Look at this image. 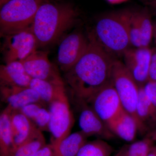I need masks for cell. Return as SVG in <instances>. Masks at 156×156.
<instances>
[{
	"label": "cell",
	"mask_w": 156,
	"mask_h": 156,
	"mask_svg": "<svg viewBox=\"0 0 156 156\" xmlns=\"http://www.w3.org/2000/svg\"><path fill=\"white\" fill-rule=\"evenodd\" d=\"M88 39L86 52L65 75L76 100L87 103L111 82L112 69L116 59L101 46L94 32L89 34Z\"/></svg>",
	"instance_id": "1"
},
{
	"label": "cell",
	"mask_w": 156,
	"mask_h": 156,
	"mask_svg": "<svg viewBox=\"0 0 156 156\" xmlns=\"http://www.w3.org/2000/svg\"><path fill=\"white\" fill-rule=\"evenodd\" d=\"M78 12L70 3L46 1L39 8L32 25L39 47L51 45L57 41L77 20Z\"/></svg>",
	"instance_id": "2"
},
{
	"label": "cell",
	"mask_w": 156,
	"mask_h": 156,
	"mask_svg": "<svg viewBox=\"0 0 156 156\" xmlns=\"http://www.w3.org/2000/svg\"><path fill=\"white\" fill-rule=\"evenodd\" d=\"M127 10L103 15L98 20L93 31L104 49L114 56H123L131 46L126 23Z\"/></svg>",
	"instance_id": "3"
},
{
	"label": "cell",
	"mask_w": 156,
	"mask_h": 156,
	"mask_svg": "<svg viewBox=\"0 0 156 156\" xmlns=\"http://www.w3.org/2000/svg\"><path fill=\"white\" fill-rule=\"evenodd\" d=\"M48 0H10L1 7L0 32L5 37L30 27L38 10Z\"/></svg>",
	"instance_id": "4"
},
{
	"label": "cell",
	"mask_w": 156,
	"mask_h": 156,
	"mask_svg": "<svg viewBox=\"0 0 156 156\" xmlns=\"http://www.w3.org/2000/svg\"><path fill=\"white\" fill-rule=\"evenodd\" d=\"M111 80L123 108L136 120L140 132L146 131L147 128L140 122L136 113L139 86L124 63L118 59H115L113 66Z\"/></svg>",
	"instance_id": "5"
},
{
	"label": "cell",
	"mask_w": 156,
	"mask_h": 156,
	"mask_svg": "<svg viewBox=\"0 0 156 156\" xmlns=\"http://www.w3.org/2000/svg\"><path fill=\"white\" fill-rule=\"evenodd\" d=\"M49 105V132L52 135L51 144L55 145L70 134L74 119L67 95Z\"/></svg>",
	"instance_id": "6"
},
{
	"label": "cell",
	"mask_w": 156,
	"mask_h": 156,
	"mask_svg": "<svg viewBox=\"0 0 156 156\" xmlns=\"http://www.w3.org/2000/svg\"><path fill=\"white\" fill-rule=\"evenodd\" d=\"M4 37L2 52L6 63L21 61L38 48L31 27Z\"/></svg>",
	"instance_id": "7"
},
{
	"label": "cell",
	"mask_w": 156,
	"mask_h": 156,
	"mask_svg": "<svg viewBox=\"0 0 156 156\" xmlns=\"http://www.w3.org/2000/svg\"><path fill=\"white\" fill-rule=\"evenodd\" d=\"M89 39L80 31L66 36L59 44L57 62L60 69L65 73L69 70L80 60L87 50Z\"/></svg>",
	"instance_id": "8"
},
{
	"label": "cell",
	"mask_w": 156,
	"mask_h": 156,
	"mask_svg": "<svg viewBox=\"0 0 156 156\" xmlns=\"http://www.w3.org/2000/svg\"><path fill=\"white\" fill-rule=\"evenodd\" d=\"M20 62L32 79L64 85L58 70L49 60L47 51L36 50Z\"/></svg>",
	"instance_id": "9"
},
{
	"label": "cell",
	"mask_w": 156,
	"mask_h": 156,
	"mask_svg": "<svg viewBox=\"0 0 156 156\" xmlns=\"http://www.w3.org/2000/svg\"><path fill=\"white\" fill-rule=\"evenodd\" d=\"M87 104L106 124L124 109L112 80L96 93Z\"/></svg>",
	"instance_id": "10"
},
{
	"label": "cell",
	"mask_w": 156,
	"mask_h": 156,
	"mask_svg": "<svg viewBox=\"0 0 156 156\" xmlns=\"http://www.w3.org/2000/svg\"><path fill=\"white\" fill-rule=\"evenodd\" d=\"M151 55L149 48H129L123 54V63L139 87L148 81Z\"/></svg>",
	"instance_id": "11"
},
{
	"label": "cell",
	"mask_w": 156,
	"mask_h": 156,
	"mask_svg": "<svg viewBox=\"0 0 156 156\" xmlns=\"http://www.w3.org/2000/svg\"><path fill=\"white\" fill-rule=\"evenodd\" d=\"M81 108L79 117L80 131L87 137L98 136L105 139H111L115 135L105 123L95 112L92 107L86 102L77 101Z\"/></svg>",
	"instance_id": "12"
},
{
	"label": "cell",
	"mask_w": 156,
	"mask_h": 156,
	"mask_svg": "<svg viewBox=\"0 0 156 156\" xmlns=\"http://www.w3.org/2000/svg\"><path fill=\"white\" fill-rule=\"evenodd\" d=\"M2 100L12 110H20L31 103L45 104L36 91L30 87L1 86Z\"/></svg>",
	"instance_id": "13"
},
{
	"label": "cell",
	"mask_w": 156,
	"mask_h": 156,
	"mask_svg": "<svg viewBox=\"0 0 156 156\" xmlns=\"http://www.w3.org/2000/svg\"><path fill=\"white\" fill-rule=\"evenodd\" d=\"M10 121L15 150L39 130L28 117L19 110L11 109Z\"/></svg>",
	"instance_id": "14"
},
{
	"label": "cell",
	"mask_w": 156,
	"mask_h": 156,
	"mask_svg": "<svg viewBox=\"0 0 156 156\" xmlns=\"http://www.w3.org/2000/svg\"><path fill=\"white\" fill-rule=\"evenodd\" d=\"M31 80L20 61L11 62L0 66L1 86L30 87Z\"/></svg>",
	"instance_id": "15"
},
{
	"label": "cell",
	"mask_w": 156,
	"mask_h": 156,
	"mask_svg": "<svg viewBox=\"0 0 156 156\" xmlns=\"http://www.w3.org/2000/svg\"><path fill=\"white\" fill-rule=\"evenodd\" d=\"M106 125L114 135L127 142H133L139 131L136 120L125 109Z\"/></svg>",
	"instance_id": "16"
},
{
	"label": "cell",
	"mask_w": 156,
	"mask_h": 156,
	"mask_svg": "<svg viewBox=\"0 0 156 156\" xmlns=\"http://www.w3.org/2000/svg\"><path fill=\"white\" fill-rule=\"evenodd\" d=\"M30 87L37 92L45 104H50L67 96L64 84H56L48 81L32 79Z\"/></svg>",
	"instance_id": "17"
},
{
	"label": "cell",
	"mask_w": 156,
	"mask_h": 156,
	"mask_svg": "<svg viewBox=\"0 0 156 156\" xmlns=\"http://www.w3.org/2000/svg\"><path fill=\"white\" fill-rule=\"evenodd\" d=\"M11 108L6 107L0 115V156H12L15 148L11 131Z\"/></svg>",
	"instance_id": "18"
},
{
	"label": "cell",
	"mask_w": 156,
	"mask_h": 156,
	"mask_svg": "<svg viewBox=\"0 0 156 156\" xmlns=\"http://www.w3.org/2000/svg\"><path fill=\"white\" fill-rule=\"evenodd\" d=\"M82 131L70 134L55 145H53L57 156H77L81 148L87 142Z\"/></svg>",
	"instance_id": "19"
},
{
	"label": "cell",
	"mask_w": 156,
	"mask_h": 156,
	"mask_svg": "<svg viewBox=\"0 0 156 156\" xmlns=\"http://www.w3.org/2000/svg\"><path fill=\"white\" fill-rule=\"evenodd\" d=\"M28 117L41 131H49L50 113L43 104L34 103L27 105L19 110Z\"/></svg>",
	"instance_id": "20"
},
{
	"label": "cell",
	"mask_w": 156,
	"mask_h": 156,
	"mask_svg": "<svg viewBox=\"0 0 156 156\" xmlns=\"http://www.w3.org/2000/svg\"><path fill=\"white\" fill-rule=\"evenodd\" d=\"M39 130L30 138L23 143L14 151L12 156H35L46 144L45 137Z\"/></svg>",
	"instance_id": "21"
},
{
	"label": "cell",
	"mask_w": 156,
	"mask_h": 156,
	"mask_svg": "<svg viewBox=\"0 0 156 156\" xmlns=\"http://www.w3.org/2000/svg\"><path fill=\"white\" fill-rule=\"evenodd\" d=\"M141 35L142 48H149L153 37V23L147 9L136 11Z\"/></svg>",
	"instance_id": "22"
},
{
	"label": "cell",
	"mask_w": 156,
	"mask_h": 156,
	"mask_svg": "<svg viewBox=\"0 0 156 156\" xmlns=\"http://www.w3.org/2000/svg\"><path fill=\"white\" fill-rule=\"evenodd\" d=\"M136 113L140 121L146 128V123L149 121H151L153 122H156L155 110L146 95L143 87H139V97L136 107Z\"/></svg>",
	"instance_id": "23"
},
{
	"label": "cell",
	"mask_w": 156,
	"mask_h": 156,
	"mask_svg": "<svg viewBox=\"0 0 156 156\" xmlns=\"http://www.w3.org/2000/svg\"><path fill=\"white\" fill-rule=\"evenodd\" d=\"M113 151L112 147L106 141L97 139L87 141L77 156H111Z\"/></svg>",
	"instance_id": "24"
},
{
	"label": "cell",
	"mask_w": 156,
	"mask_h": 156,
	"mask_svg": "<svg viewBox=\"0 0 156 156\" xmlns=\"http://www.w3.org/2000/svg\"><path fill=\"white\" fill-rule=\"evenodd\" d=\"M154 142L147 136L141 140L124 146L118 152L122 156H147Z\"/></svg>",
	"instance_id": "25"
},
{
	"label": "cell",
	"mask_w": 156,
	"mask_h": 156,
	"mask_svg": "<svg viewBox=\"0 0 156 156\" xmlns=\"http://www.w3.org/2000/svg\"><path fill=\"white\" fill-rule=\"evenodd\" d=\"M126 23L131 46L133 48H142L141 35L136 11L127 9Z\"/></svg>",
	"instance_id": "26"
},
{
	"label": "cell",
	"mask_w": 156,
	"mask_h": 156,
	"mask_svg": "<svg viewBox=\"0 0 156 156\" xmlns=\"http://www.w3.org/2000/svg\"><path fill=\"white\" fill-rule=\"evenodd\" d=\"M144 90L151 101L156 113V81H148L143 87Z\"/></svg>",
	"instance_id": "27"
},
{
	"label": "cell",
	"mask_w": 156,
	"mask_h": 156,
	"mask_svg": "<svg viewBox=\"0 0 156 156\" xmlns=\"http://www.w3.org/2000/svg\"><path fill=\"white\" fill-rule=\"evenodd\" d=\"M148 81H156V48L151 49Z\"/></svg>",
	"instance_id": "28"
},
{
	"label": "cell",
	"mask_w": 156,
	"mask_h": 156,
	"mask_svg": "<svg viewBox=\"0 0 156 156\" xmlns=\"http://www.w3.org/2000/svg\"><path fill=\"white\" fill-rule=\"evenodd\" d=\"M35 156H57L53 145L46 144L37 153Z\"/></svg>",
	"instance_id": "29"
},
{
	"label": "cell",
	"mask_w": 156,
	"mask_h": 156,
	"mask_svg": "<svg viewBox=\"0 0 156 156\" xmlns=\"http://www.w3.org/2000/svg\"><path fill=\"white\" fill-rule=\"evenodd\" d=\"M150 8L152 13L156 16V3H149L146 4Z\"/></svg>",
	"instance_id": "30"
},
{
	"label": "cell",
	"mask_w": 156,
	"mask_h": 156,
	"mask_svg": "<svg viewBox=\"0 0 156 156\" xmlns=\"http://www.w3.org/2000/svg\"><path fill=\"white\" fill-rule=\"evenodd\" d=\"M147 136L150 137L154 142H156V128L154 131L148 134Z\"/></svg>",
	"instance_id": "31"
},
{
	"label": "cell",
	"mask_w": 156,
	"mask_h": 156,
	"mask_svg": "<svg viewBox=\"0 0 156 156\" xmlns=\"http://www.w3.org/2000/svg\"><path fill=\"white\" fill-rule=\"evenodd\" d=\"M147 156H156V145H154L151 149Z\"/></svg>",
	"instance_id": "32"
},
{
	"label": "cell",
	"mask_w": 156,
	"mask_h": 156,
	"mask_svg": "<svg viewBox=\"0 0 156 156\" xmlns=\"http://www.w3.org/2000/svg\"><path fill=\"white\" fill-rule=\"evenodd\" d=\"M153 37L156 43V21L153 23Z\"/></svg>",
	"instance_id": "33"
},
{
	"label": "cell",
	"mask_w": 156,
	"mask_h": 156,
	"mask_svg": "<svg viewBox=\"0 0 156 156\" xmlns=\"http://www.w3.org/2000/svg\"><path fill=\"white\" fill-rule=\"evenodd\" d=\"M10 0H0V6L1 7H2L4 5L6 4L9 2Z\"/></svg>",
	"instance_id": "34"
},
{
	"label": "cell",
	"mask_w": 156,
	"mask_h": 156,
	"mask_svg": "<svg viewBox=\"0 0 156 156\" xmlns=\"http://www.w3.org/2000/svg\"><path fill=\"white\" fill-rule=\"evenodd\" d=\"M108 1L111 3H117L123 2V1H125V0H108Z\"/></svg>",
	"instance_id": "35"
},
{
	"label": "cell",
	"mask_w": 156,
	"mask_h": 156,
	"mask_svg": "<svg viewBox=\"0 0 156 156\" xmlns=\"http://www.w3.org/2000/svg\"><path fill=\"white\" fill-rule=\"evenodd\" d=\"M143 1L146 4L152 3H156V0H143Z\"/></svg>",
	"instance_id": "36"
},
{
	"label": "cell",
	"mask_w": 156,
	"mask_h": 156,
	"mask_svg": "<svg viewBox=\"0 0 156 156\" xmlns=\"http://www.w3.org/2000/svg\"><path fill=\"white\" fill-rule=\"evenodd\" d=\"M115 156H122L121 155V154L119 152L117 153L115 155Z\"/></svg>",
	"instance_id": "37"
}]
</instances>
